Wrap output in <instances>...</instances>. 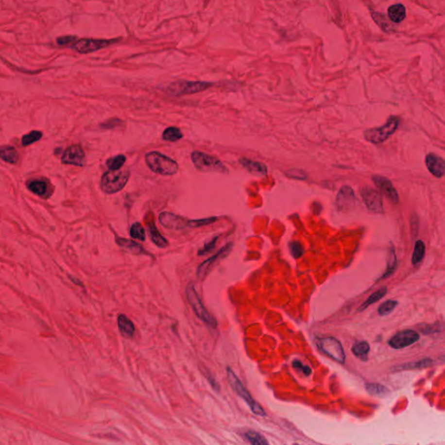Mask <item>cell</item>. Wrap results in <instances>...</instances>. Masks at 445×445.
Listing matches in <instances>:
<instances>
[{
  "mask_svg": "<svg viewBox=\"0 0 445 445\" xmlns=\"http://www.w3.org/2000/svg\"><path fill=\"white\" fill-rule=\"evenodd\" d=\"M145 162L154 173L162 176H171L178 171V165L176 161L157 152L147 153L145 155Z\"/></svg>",
  "mask_w": 445,
  "mask_h": 445,
  "instance_id": "6da1fadb",
  "label": "cell"
},
{
  "mask_svg": "<svg viewBox=\"0 0 445 445\" xmlns=\"http://www.w3.org/2000/svg\"><path fill=\"white\" fill-rule=\"evenodd\" d=\"M226 372L228 381L231 388L245 402V404H247L251 409L252 412L257 416H262V417L266 416V413L264 411V408L255 399L252 398L250 392H248L243 383L239 380L235 372L232 371L230 367L227 368Z\"/></svg>",
  "mask_w": 445,
  "mask_h": 445,
  "instance_id": "7a4b0ae2",
  "label": "cell"
},
{
  "mask_svg": "<svg viewBox=\"0 0 445 445\" xmlns=\"http://www.w3.org/2000/svg\"><path fill=\"white\" fill-rule=\"evenodd\" d=\"M400 119L396 116H391L386 123L378 127L371 128L363 132L364 138L371 144H383L390 137L396 132L399 126Z\"/></svg>",
  "mask_w": 445,
  "mask_h": 445,
  "instance_id": "3957f363",
  "label": "cell"
},
{
  "mask_svg": "<svg viewBox=\"0 0 445 445\" xmlns=\"http://www.w3.org/2000/svg\"><path fill=\"white\" fill-rule=\"evenodd\" d=\"M130 175L128 170H110L103 174L100 187L104 193H117L126 186Z\"/></svg>",
  "mask_w": 445,
  "mask_h": 445,
  "instance_id": "277c9868",
  "label": "cell"
},
{
  "mask_svg": "<svg viewBox=\"0 0 445 445\" xmlns=\"http://www.w3.org/2000/svg\"><path fill=\"white\" fill-rule=\"evenodd\" d=\"M191 161L194 166L202 172H216V173L228 174L229 169L223 165L219 158L210 156L207 153L195 151L191 153Z\"/></svg>",
  "mask_w": 445,
  "mask_h": 445,
  "instance_id": "5b68a950",
  "label": "cell"
},
{
  "mask_svg": "<svg viewBox=\"0 0 445 445\" xmlns=\"http://www.w3.org/2000/svg\"><path fill=\"white\" fill-rule=\"evenodd\" d=\"M186 295L187 301L190 304L196 316L201 321L206 324L207 325L210 326L211 328H216L218 325L217 320L208 312V310L203 305L202 301L195 289L193 283H190L186 286Z\"/></svg>",
  "mask_w": 445,
  "mask_h": 445,
  "instance_id": "8992f818",
  "label": "cell"
},
{
  "mask_svg": "<svg viewBox=\"0 0 445 445\" xmlns=\"http://www.w3.org/2000/svg\"><path fill=\"white\" fill-rule=\"evenodd\" d=\"M213 83L205 81H189V80H178L170 84L167 87V92L171 96L180 97L184 95H190L198 92H202L213 86Z\"/></svg>",
  "mask_w": 445,
  "mask_h": 445,
  "instance_id": "52a82bcc",
  "label": "cell"
},
{
  "mask_svg": "<svg viewBox=\"0 0 445 445\" xmlns=\"http://www.w3.org/2000/svg\"><path fill=\"white\" fill-rule=\"evenodd\" d=\"M316 344L323 353H325L337 363L341 364L345 363V352L342 348V343L337 338L333 337L317 338Z\"/></svg>",
  "mask_w": 445,
  "mask_h": 445,
  "instance_id": "ba28073f",
  "label": "cell"
},
{
  "mask_svg": "<svg viewBox=\"0 0 445 445\" xmlns=\"http://www.w3.org/2000/svg\"><path fill=\"white\" fill-rule=\"evenodd\" d=\"M120 38L114 39H96V38H81L72 44L70 47L80 54L94 52L99 50L111 46L120 41Z\"/></svg>",
  "mask_w": 445,
  "mask_h": 445,
  "instance_id": "9c48e42d",
  "label": "cell"
},
{
  "mask_svg": "<svg viewBox=\"0 0 445 445\" xmlns=\"http://www.w3.org/2000/svg\"><path fill=\"white\" fill-rule=\"evenodd\" d=\"M232 247H233V243L230 242V243H226L216 254H214L212 257H210V258L204 261L202 264H200L198 269H197V276H198V279H200V280L205 279L207 275L210 273V270L214 266L215 264H217L219 261L225 258L227 256L230 254V252L232 250Z\"/></svg>",
  "mask_w": 445,
  "mask_h": 445,
  "instance_id": "30bf717a",
  "label": "cell"
},
{
  "mask_svg": "<svg viewBox=\"0 0 445 445\" xmlns=\"http://www.w3.org/2000/svg\"><path fill=\"white\" fill-rule=\"evenodd\" d=\"M360 193L368 210L375 213L383 214L384 212L383 198L379 191L369 186H365L361 189Z\"/></svg>",
  "mask_w": 445,
  "mask_h": 445,
  "instance_id": "8fae6325",
  "label": "cell"
},
{
  "mask_svg": "<svg viewBox=\"0 0 445 445\" xmlns=\"http://www.w3.org/2000/svg\"><path fill=\"white\" fill-rule=\"evenodd\" d=\"M420 338L419 334L413 330H404L397 332L389 340V345L392 349L401 350L416 343Z\"/></svg>",
  "mask_w": 445,
  "mask_h": 445,
  "instance_id": "7c38bea8",
  "label": "cell"
},
{
  "mask_svg": "<svg viewBox=\"0 0 445 445\" xmlns=\"http://www.w3.org/2000/svg\"><path fill=\"white\" fill-rule=\"evenodd\" d=\"M26 187L33 194L44 199L51 198L53 194V186H51L50 180L45 177L30 179L26 182Z\"/></svg>",
  "mask_w": 445,
  "mask_h": 445,
  "instance_id": "4fadbf2b",
  "label": "cell"
},
{
  "mask_svg": "<svg viewBox=\"0 0 445 445\" xmlns=\"http://www.w3.org/2000/svg\"><path fill=\"white\" fill-rule=\"evenodd\" d=\"M159 222L163 226L169 230L181 231L186 228H190V220L167 211H164L159 215Z\"/></svg>",
  "mask_w": 445,
  "mask_h": 445,
  "instance_id": "5bb4252c",
  "label": "cell"
},
{
  "mask_svg": "<svg viewBox=\"0 0 445 445\" xmlns=\"http://www.w3.org/2000/svg\"><path fill=\"white\" fill-rule=\"evenodd\" d=\"M372 181L375 186L381 190V192L394 205H397L399 203V196L396 191L394 186L392 185V181L389 180L387 177L379 176V175H373L371 177Z\"/></svg>",
  "mask_w": 445,
  "mask_h": 445,
  "instance_id": "9a60e30c",
  "label": "cell"
},
{
  "mask_svg": "<svg viewBox=\"0 0 445 445\" xmlns=\"http://www.w3.org/2000/svg\"><path fill=\"white\" fill-rule=\"evenodd\" d=\"M61 162L65 165L82 167L86 163V154L79 144H74L66 149L61 157Z\"/></svg>",
  "mask_w": 445,
  "mask_h": 445,
  "instance_id": "2e32d148",
  "label": "cell"
},
{
  "mask_svg": "<svg viewBox=\"0 0 445 445\" xmlns=\"http://www.w3.org/2000/svg\"><path fill=\"white\" fill-rule=\"evenodd\" d=\"M357 201L355 196L354 190L350 186H342L339 190L337 199L336 206L339 210H348L353 208Z\"/></svg>",
  "mask_w": 445,
  "mask_h": 445,
  "instance_id": "e0dca14e",
  "label": "cell"
},
{
  "mask_svg": "<svg viewBox=\"0 0 445 445\" xmlns=\"http://www.w3.org/2000/svg\"><path fill=\"white\" fill-rule=\"evenodd\" d=\"M425 165L434 177L441 178L445 174V160L435 153H429L425 157Z\"/></svg>",
  "mask_w": 445,
  "mask_h": 445,
  "instance_id": "ac0fdd59",
  "label": "cell"
},
{
  "mask_svg": "<svg viewBox=\"0 0 445 445\" xmlns=\"http://www.w3.org/2000/svg\"><path fill=\"white\" fill-rule=\"evenodd\" d=\"M240 165L243 166V168L247 170L248 172L257 176V177H264L268 173V169L267 166L264 165V163L257 162V161L252 160L246 157H241L239 159Z\"/></svg>",
  "mask_w": 445,
  "mask_h": 445,
  "instance_id": "d6986e66",
  "label": "cell"
},
{
  "mask_svg": "<svg viewBox=\"0 0 445 445\" xmlns=\"http://www.w3.org/2000/svg\"><path fill=\"white\" fill-rule=\"evenodd\" d=\"M116 243L118 245H120V247L124 248L134 255H150L139 243H136L135 241L131 239H124L116 236Z\"/></svg>",
  "mask_w": 445,
  "mask_h": 445,
  "instance_id": "ffe728a7",
  "label": "cell"
},
{
  "mask_svg": "<svg viewBox=\"0 0 445 445\" xmlns=\"http://www.w3.org/2000/svg\"><path fill=\"white\" fill-rule=\"evenodd\" d=\"M118 326L121 335L125 338H132L135 333V326L129 318L123 314L118 317Z\"/></svg>",
  "mask_w": 445,
  "mask_h": 445,
  "instance_id": "44dd1931",
  "label": "cell"
},
{
  "mask_svg": "<svg viewBox=\"0 0 445 445\" xmlns=\"http://www.w3.org/2000/svg\"><path fill=\"white\" fill-rule=\"evenodd\" d=\"M147 230H148L149 236L152 239V241L157 245V247L165 248L169 245V242L167 241V239H165L159 233L154 222V220L147 222Z\"/></svg>",
  "mask_w": 445,
  "mask_h": 445,
  "instance_id": "7402d4cb",
  "label": "cell"
},
{
  "mask_svg": "<svg viewBox=\"0 0 445 445\" xmlns=\"http://www.w3.org/2000/svg\"><path fill=\"white\" fill-rule=\"evenodd\" d=\"M388 16L393 23H401L406 17V9L402 4H393L388 9Z\"/></svg>",
  "mask_w": 445,
  "mask_h": 445,
  "instance_id": "603a6c76",
  "label": "cell"
},
{
  "mask_svg": "<svg viewBox=\"0 0 445 445\" xmlns=\"http://www.w3.org/2000/svg\"><path fill=\"white\" fill-rule=\"evenodd\" d=\"M352 353L363 362L368 360V355L370 352V344L366 341H358L354 342L351 347Z\"/></svg>",
  "mask_w": 445,
  "mask_h": 445,
  "instance_id": "cb8c5ba5",
  "label": "cell"
},
{
  "mask_svg": "<svg viewBox=\"0 0 445 445\" xmlns=\"http://www.w3.org/2000/svg\"><path fill=\"white\" fill-rule=\"evenodd\" d=\"M434 364V361L431 359H421L417 362L414 363H407L401 365L394 367V371H407V370H414V369H424L427 367L431 366Z\"/></svg>",
  "mask_w": 445,
  "mask_h": 445,
  "instance_id": "d4e9b609",
  "label": "cell"
},
{
  "mask_svg": "<svg viewBox=\"0 0 445 445\" xmlns=\"http://www.w3.org/2000/svg\"><path fill=\"white\" fill-rule=\"evenodd\" d=\"M387 294V287L384 286V287H382L380 288L379 290L376 291L375 292L372 293L370 297L367 298L365 301L363 302V304L361 305V306L359 308V311H363L364 309H366L369 306H371V305L375 304L377 302L379 301L380 299H382L383 297H385V295Z\"/></svg>",
  "mask_w": 445,
  "mask_h": 445,
  "instance_id": "484cf974",
  "label": "cell"
},
{
  "mask_svg": "<svg viewBox=\"0 0 445 445\" xmlns=\"http://www.w3.org/2000/svg\"><path fill=\"white\" fill-rule=\"evenodd\" d=\"M396 266H397V257H396L395 248L392 244V246L389 249V259H388L387 268L385 270V272L382 275V276L380 277V279H384V278H387L389 276H392V274L395 272Z\"/></svg>",
  "mask_w": 445,
  "mask_h": 445,
  "instance_id": "4316f807",
  "label": "cell"
},
{
  "mask_svg": "<svg viewBox=\"0 0 445 445\" xmlns=\"http://www.w3.org/2000/svg\"><path fill=\"white\" fill-rule=\"evenodd\" d=\"M365 390L371 396L383 397V396H387L390 394L389 389L387 387H385L383 384H380V383H366L365 384Z\"/></svg>",
  "mask_w": 445,
  "mask_h": 445,
  "instance_id": "83f0119b",
  "label": "cell"
},
{
  "mask_svg": "<svg viewBox=\"0 0 445 445\" xmlns=\"http://www.w3.org/2000/svg\"><path fill=\"white\" fill-rule=\"evenodd\" d=\"M0 157L4 162L14 165L18 160V154L13 146H4L0 151Z\"/></svg>",
  "mask_w": 445,
  "mask_h": 445,
  "instance_id": "f1b7e54d",
  "label": "cell"
},
{
  "mask_svg": "<svg viewBox=\"0 0 445 445\" xmlns=\"http://www.w3.org/2000/svg\"><path fill=\"white\" fill-rule=\"evenodd\" d=\"M371 17L375 20L376 23L381 27V29L383 30L386 33H392L394 31V26L392 25V23H390L387 19V17L383 15V13H377V12H371Z\"/></svg>",
  "mask_w": 445,
  "mask_h": 445,
  "instance_id": "f546056e",
  "label": "cell"
},
{
  "mask_svg": "<svg viewBox=\"0 0 445 445\" xmlns=\"http://www.w3.org/2000/svg\"><path fill=\"white\" fill-rule=\"evenodd\" d=\"M425 251H426V247H425V243L422 240L416 241L414 251H413L412 257H411V263L413 265H416L423 261L425 256Z\"/></svg>",
  "mask_w": 445,
  "mask_h": 445,
  "instance_id": "4dcf8cb0",
  "label": "cell"
},
{
  "mask_svg": "<svg viewBox=\"0 0 445 445\" xmlns=\"http://www.w3.org/2000/svg\"><path fill=\"white\" fill-rule=\"evenodd\" d=\"M183 137V133L177 127H168L163 133V139L169 142H177Z\"/></svg>",
  "mask_w": 445,
  "mask_h": 445,
  "instance_id": "1f68e13d",
  "label": "cell"
},
{
  "mask_svg": "<svg viewBox=\"0 0 445 445\" xmlns=\"http://www.w3.org/2000/svg\"><path fill=\"white\" fill-rule=\"evenodd\" d=\"M244 437L247 439V441L250 444H252V445H266L269 444L268 441L260 433L253 431V430L247 431V432L245 433Z\"/></svg>",
  "mask_w": 445,
  "mask_h": 445,
  "instance_id": "d6a6232c",
  "label": "cell"
},
{
  "mask_svg": "<svg viewBox=\"0 0 445 445\" xmlns=\"http://www.w3.org/2000/svg\"><path fill=\"white\" fill-rule=\"evenodd\" d=\"M125 161L126 157L123 154H120L115 157H110L106 161V165L109 170H120L124 166Z\"/></svg>",
  "mask_w": 445,
  "mask_h": 445,
  "instance_id": "836d02e7",
  "label": "cell"
},
{
  "mask_svg": "<svg viewBox=\"0 0 445 445\" xmlns=\"http://www.w3.org/2000/svg\"><path fill=\"white\" fill-rule=\"evenodd\" d=\"M130 235L133 239L144 241L145 240V231L144 227L140 222H134L130 229Z\"/></svg>",
  "mask_w": 445,
  "mask_h": 445,
  "instance_id": "e575fe53",
  "label": "cell"
},
{
  "mask_svg": "<svg viewBox=\"0 0 445 445\" xmlns=\"http://www.w3.org/2000/svg\"><path fill=\"white\" fill-rule=\"evenodd\" d=\"M397 305H398V302L396 300H387V301L383 302V304L378 307L377 312L380 316H387L396 309Z\"/></svg>",
  "mask_w": 445,
  "mask_h": 445,
  "instance_id": "d590c367",
  "label": "cell"
},
{
  "mask_svg": "<svg viewBox=\"0 0 445 445\" xmlns=\"http://www.w3.org/2000/svg\"><path fill=\"white\" fill-rule=\"evenodd\" d=\"M43 137V133L39 131H33L28 134H25L22 137V145L23 146H28L31 144H34L35 142L40 140Z\"/></svg>",
  "mask_w": 445,
  "mask_h": 445,
  "instance_id": "8d00e7d4",
  "label": "cell"
},
{
  "mask_svg": "<svg viewBox=\"0 0 445 445\" xmlns=\"http://www.w3.org/2000/svg\"><path fill=\"white\" fill-rule=\"evenodd\" d=\"M285 175L289 178L297 179V180H306L308 179V174L304 170L292 168L285 171Z\"/></svg>",
  "mask_w": 445,
  "mask_h": 445,
  "instance_id": "74e56055",
  "label": "cell"
},
{
  "mask_svg": "<svg viewBox=\"0 0 445 445\" xmlns=\"http://www.w3.org/2000/svg\"><path fill=\"white\" fill-rule=\"evenodd\" d=\"M289 249H290V252L291 256L296 259L300 258L305 253L302 243L298 241H291V243H289Z\"/></svg>",
  "mask_w": 445,
  "mask_h": 445,
  "instance_id": "f35d334b",
  "label": "cell"
},
{
  "mask_svg": "<svg viewBox=\"0 0 445 445\" xmlns=\"http://www.w3.org/2000/svg\"><path fill=\"white\" fill-rule=\"evenodd\" d=\"M218 220L217 217H210L206 219H194L190 220V228H198V227L205 226L210 223H213Z\"/></svg>",
  "mask_w": 445,
  "mask_h": 445,
  "instance_id": "ab89813d",
  "label": "cell"
},
{
  "mask_svg": "<svg viewBox=\"0 0 445 445\" xmlns=\"http://www.w3.org/2000/svg\"><path fill=\"white\" fill-rule=\"evenodd\" d=\"M218 239H219V237H215V238H213V239L210 240V242L205 243V244L204 245V247L198 251V255H205L207 253H209V252H211V251H213L214 248L216 247V243H217Z\"/></svg>",
  "mask_w": 445,
  "mask_h": 445,
  "instance_id": "60d3db41",
  "label": "cell"
},
{
  "mask_svg": "<svg viewBox=\"0 0 445 445\" xmlns=\"http://www.w3.org/2000/svg\"><path fill=\"white\" fill-rule=\"evenodd\" d=\"M78 40V38L76 36H71V35H69V36H62V37H59L57 38V44L58 46H68V45H72L74 44L75 42Z\"/></svg>",
  "mask_w": 445,
  "mask_h": 445,
  "instance_id": "b9f144b4",
  "label": "cell"
},
{
  "mask_svg": "<svg viewBox=\"0 0 445 445\" xmlns=\"http://www.w3.org/2000/svg\"><path fill=\"white\" fill-rule=\"evenodd\" d=\"M292 366L293 368L301 371L305 376H309L311 374V369H310L309 366L305 365V364L302 363L301 361H299V360H294L292 362Z\"/></svg>",
  "mask_w": 445,
  "mask_h": 445,
  "instance_id": "7bdbcfd3",
  "label": "cell"
},
{
  "mask_svg": "<svg viewBox=\"0 0 445 445\" xmlns=\"http://www.w3.org/2000/svg\"><path fill=\"white\" fill-rule=\"evenodd\" d=\"M121 124H123V121L119 120V119H111V120H106L103 122V124H100V126L103 129H113V128L119 127Z\"/></svg>",
  "mask_w": 445,
  "mask_h": 445,
  "instance_id": "ee69618b",
  "label": "cell"
},
{
  "mask_svg": "<svg viewBox=\"0 0 445 445\" xmlns=\"http://www.w3.org/2000/svg\"><path fill=\"white\" fill-rule=\"evenodd\" d=\"M208 380H209L210 385L212 386V388L214 389L215 391H218L219 389V385L217 383V382H216V380L213 378V377H212V376H210V377H208Z\"/></svg>",
  "mask_w": 445,
  "mask_h": 445,
  "instance_id": "f6af8a7d",
  "label": "cell"
},
{
  "mask_svg": "<svg viewBox=\"0 0 445 445\" xmlns=\"http://www.w3.org/2000/svg\"><path fill=\"white\" fill-rule=\"evenodd\" d=\"M69 278H70V280L71 281V282H72L74 285H78V286H80V287H84V284H83L81 281L79 280V278L74 277V276H70V275L69 276Z\"/></svg>",
  "mask_w": 445,
  "mask_h": 445,
  "instance_id": "bcb514c9",
  "label": "cell"
},
{
  "mask_svg": "<svg viewBox=\"0 0 445 445\" xmlns=\"http://www.w3.org/2000/svg\"><path fill=\"white\" fill-rule=\"evenodd\" d=\"M439 359H440V360H442L443 362H445V355H444V356H442V357H440V358H439Z\"/></svg>",
  "mask_w": 445,
  "mask_h": 445,
  "instance_id": "7dc6e473",
  "label": "cell"
}]
</instances>
